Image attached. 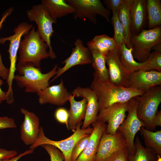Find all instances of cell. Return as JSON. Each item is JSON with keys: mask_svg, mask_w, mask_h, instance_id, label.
Returning a JSON list of instances; mask_svg holds the SVG:
<instances>
[{"mask_svg": "<svg viewBox=\"0 0 161 161\" xmlns=\"http://www.w3.org/2000/svg\"><path fill=\"white\" fill-rule=\"evenodd\" d=\"M161 85V72L140 70L129 74L127 88L146 92Z\"/></svg>", "mask_w": 161, "mask_h": 161, "instance_id": "obj_14", "label": "cell"}, {"mask_svg": "<svg viewBox=\"0 0 161 161\" xmlns=\"http://www.w3.org/2000/svg\"><path fill=\"white\" fill-rule=\"evenodd\" d=\"M2 101H0V104H1L2 103Z\"/></svg>", "mask_w": 161, "mask_h": 161, "instance_id": "obj_44", "label": "cell"}, {"mask_svg": "<svg viewBox=\"0 0 161 161\" xmlns=\"http://www.w3.org/2000/svg\"><path fill=\"white\" fill-rule=\"evenodd\" d=\"M72 94L75 97L85 98L87 100L86 114L82 129H85L97 120L98 113V102L95 92L90 87H82L78 86L74 89Z\"/></svg>", "mask_w": 161, "mask_h": 161, "instance_id": "obj_18", "label": "cell"}, {"mask_svg": "<svg viewBox=\"0 0 161 161\" xmlns=\"http://www.w3.org/2000/svg\"><path fill=\"white\" fill-rule=\"evenodd\" d=\"M13 10L12 8L8 9L4 13L0 21V29L2 26V24L6 18L10 15ZM9 69L6 68L2 62L1 55L0 53V77L3 79L7 80L9 76Z\"/></svg>", "mask_w": 161, "mask_h": 161, "instance_id": "obj_34", "label": "cell"}, {"mask_svg": "<svg viewBox=\"0 0 161 161\" xmlns=\"http://www.w3.org/2000/svg\"><path fill=\"white\" fill-rule=\"evenodd\" d=\"M90 135L80 140L75 145L72 152L71 161H75L84 150L89 139Z\"/></svg>", "mask_w": 161, "mask_h": 161, "instance_id": "obj_33", "label": "cell"}, {"mask_svg": "<svg viewBox=\"0 0 161 161\" xmlns=\"http://www.w3.org/2000/svg\"><path fill=\"white\" fill-rule=\"evenodd\" d=\"M74 8L73 18L84 20L87 19L94 24L97 21L96 16L99 15L110 22L111 12L106 8L100 0H66Z\"/></svg>", "mask_w": 161, "mask_h": 161, "instance_id": "obj_6", "label": "cell"}, {"mask_svg": "<svg viewBox=\"0 0 161 161\" xmlns=\"http://www.w3.org/2000/svg\"><path fill=\"white\" fill-rule=\"evenodd\" d=\"M87 47L89 50H94L106 55L118 46L113 38L106 34L95 36L87 42Z\"/></svg>", "mask_w": 161, "mask_h": 161, "instance_id": "obj_24", "label": "cell"}, {"mask_svg": "<svg viewBox=\"0 0 161 161\" xmlns=\"http://www.w3.org/2000/svg\"><path fill=\"white\" fill-rule=\"evenodd\" d=\"M90 88L96 94L98 112L115 103L128 102L145 92L133 88L117 86L109 80L101 82L93 80Z\"/></svg>", "mask_w": 161, "mask_h": 161, "instance_id": "obj_2", "label": "cell"}, {"mask_svg": "<svg viewBox=\"0 0 161 161\" xmlns=\"http://www.w3.org/2000/svg\"><path fill=\"white\" fill-rule=\"evenodd\" d=\"M82 124L81 122L77 125L73 134L69 137L59 141L52 140L47 137L42 127L40 126L38 137L35 143L30 145L29 148L34 150L43 145H51L57 148L63 153L64 157V161H71L72 152L75 145L80 140L89 135L93 130V128L89 126L85 129H81L80 126Z\"/></svg>", "mask_w": 161, "mask_h": 161, "instance_id": "obj_4", "label": "cell"}, {"mask_svg": "<svg viewBox=\"0 0 161 161\" xmlns=\"http://www.w3.org/2000/svg\"><path fill=\"white\" fill-rule=\"evenodd\" d=\"M127 146L117 151L105 161H129Z\"/></svg>", "mask_w": 161, "mask_h": 161, "instance_id": "obj_36", "label": "cell"}, {"mask_svg": "<svg viewBox=\"0 0 161 161\" xmlns=\"http://www.w3.org/2000/svg\"><path fill=\"white\" fill-rule=\"evenodd\" d=\"M161 43V26L150 29H144L138 35H132L130 44L134 58L139 62L145 61L148 58L153 48Z\"/></svg>", "mask_w": 161, "mask_h": 161, "instance_id": "obj_5", "label": "cell"}, {"mask_svg": "<svg viewBox=\"0 0 161 161\" xmlns=\"http://www.w3.org/2000/svg\"><path fill=\"white\" fill-rule=\"evenodd\" d=\"M134 145L135 148L134 154L129 153V161H156L157 156L154 150L149 148L144 147L138 136H137Z\"/></svg>", "mask_w": 161, "mask_h": 161, "instance_id": "obj_28", "label": "cell"}, {"mask_svg": "<svg viewBox=\"0 0 161 161\" xmlns=\"http://www.w3.org/2000/svg\"><path fill=\"white\" fill-rule=\"evenodd\" d=\"M154 126H161V111L157 112L154 117Z\"/></svg>", "mask_w": 161, "mask_h": 161, "instance_id": "obj_41", "label": "cell"}, {"mask_svg": "<svg viewBox=\"0 0 161 161\" xmlns=\"http://www.w3.org/2000/svg\"><path fill=\"white\" fill-rule=\"evenodd\" d=\"M33 27L32 24L26 22L19 23L13 30L14 34L6 37L0 38V43L4 44L7 41H10V44L8 52L9 53V58L10 65L9 73L7 80L8 86L7 94H12L13 93L12 83L14 80L15 73L16 70V62L17 59V54L22 37L29 32Z\"/></svg>", "mask_w": 161, "mask_h": 161, "instance_id": "obj_10", "label": "cell"}, {"mask_svg": "<svg viewBox=\"0 0 161 161\" xmlns=\"http://www.w3.org/2000/svg\"><path fill=\"white\" fill-rule=\"evenodd\" d=\"M118 47L105 55L106 63L108 67L109 80L115 86L126 87L129 74L124 69L120 63L118 55Z\"/></svg>", "mask_w": 161, "mask_h": 161, "instance_id": "obj_15", "label": "cell"}, {"mask_svg": "<svg viewBox=\"0 0 161 161\" xmlns=\"http://www.w3.org/2000/svg\"><path fill=\"white\" fill-rule=\"evenodd\" d=\"M23 36L18 49V62L30 63L37 67H40L41 61L49 57L47 50L48 45L33 26Z\"/></svg>", "mask_w": 161, "mask_h": 161, "instance_id": "obj_3", "label": "cell"}, {"mask_svg": "<svg viewBox=\"0 0 161 161\" xmlns=\"http://www.w3.org/2000/svg\"><path fill=\"white\" fill-rule=\"evenodd\" d=\"M3 83V81L1 79H0V101H1L6 100L7 99L6 92L3 91L1 89V87Z\"/></svg>", "mask_w": 161, "mask_h": 161, "instance_id": "obj_42", "label": "cell"}, {"mask_svg": "<svg viewBox=\"0 0 161 161\" xmlns=\"http://www.w3.org/2000/svg\"><path fill=\"white\" fill-rule=\"evenodd\" d=\"M58 66L55 64L49 72L43 73L41 67L32 64L18 62L16 65L18 74L15 75L14 79L17 86L24 88L28 93H36L49 85V80L56 75Z\"/></svg>", "mask_w": 161, "mask_h": 161, "instance_id": "obj_1", "label": "cell"}, {"mask_svg": "<svg viewBox=\"0 0 161 161\" xmlns=\"http://www.w3.org/2000/svg\"><path fill=\"white\" fill-rule=\"evenodd\" d=\"M17 127L13 119L7 116L0 117V130Z\"/></svg>", "mask_w": 161, "mask_h": 161, "instance_id": "obj_38", "label": "cell"}, {"mask_svg": "<svg viewBox=\"0 0 161 161\" xmlns=\"http://www.w3.org/2000/svg\"><path fill=\"white\" fill-rule=\"evenodd\" d=\"M146 0H131L130 9L131 36L144 29L147 21Z\"/></svg>", "mask_w": 161, "mask_h": 161, "instance_id": "obj_20", "label": "cell"}, {"mask_svg": "<svg viewBox=\"0 0 161 161\" xmlns=\"http://www.w3.org/2000/svg\"><path fill=\"white\" fill-rule=\"evenodd\" d=\"M41 146L48 153L51 161H64V157L63 153L55 147L49 144H44Z\"/></svg>", "mask_w": 161, "mask_h": 161, "instance_id": "obj_32", "label": "cell"}, {"mask_svg": "<svg viewBox=\"0 0 161 161\" xmlns=\"http://www.w3.org/2000/svg\"><path fill=\"white\" fill-rule=\"evenodd\" d=\"M17 152L15 150H8L0 148V160L10 159L17 155Z\"/></svg>", "mask_w": 161, "mask_h": 161, "instance_id": "obj_39", "label": "cell"}, {"mask_svg": "<svg viewBox=\"0 0 161 161\" xmlns=\"http://www.w3.org/2000/svg\"><path fill=\"white\" fill-rule=\"evenodd\" d=\"M37 94L40 105L49 103L58 106L63 105L69 101L70 95L62 79L59 84L47 87Z\"/></svg>", "mask_w": 161, "mask_h": 161, "instance_id": "obj_16", "label": "cell"}, {"mask_svg": "<svg viewBox=\"0 0 161 161\" xmlns=\"http://www.w3.org/2000/svg\"><path fill=\"white\" fill-rule=\"evenodd\" d=\"M41 4L49 16L56 21L58 18L72 14L74 11L66 0H42Z\"/></svg>", "mask_w": 161, "mask_h": 161, "instance_id": "obj_22", "label": "cell"}, {"mask_svg": "<svg viewBox=\"0 0 161 161\" xmlns=\"http://www.w3.org/2000/svg\"><path fill=\"white\" fill-rule=\"evenodd\" d=\"M124 0H104L103 2L109 10L112 12H118L123 3Z\"/></svg>", "mask_w": 161, "mask_h": 161, "instance_id": "obj_37", "label": "cell"}, {"mask_svg": "<svg viewBox=\"0 0 161 161\" xmlns=\"http://www.w3.org/2000/svg\"><path fill=\"white\" fill-rule=\"evenodd\" d=\"M20 112L24 116L20 127L21 138L26 145H31L35 143L38 137L39 119L35 113L24 108H21Z\"/></svg>", "mask_w": 161, "mask_h": 161, "instance_id": "obj_17", "label": "cell"}, {"mask_svg": "<svg viewBox=\"0 0 161 161\" xmlns=\"http://www.w3.org/2000/svg\"><path fill=\"white\" fill-rule=\"evenodd\" d=\"M147 61L142 70L149 71L155 69L161 72V53L155 51L151 53Z\"/></svg>", "mask_w": 161, "mask_h": 161, "instance_id": "obj_31", "label": "cell"}, {"mask_svg": "<svg viewBox=\"0 0 161 161\" xmlns=\"http://www.w3.org/2000/svg\"><path fill=\"white\" fill-rule=\"evenodd\" d=\"M112 16L111 19L113 26L114 35L113 38L117 46H120L125 44L124 30L118 16V13L112 12Z\"/></svg>", "mask_w": 161, "mask_h": 161, "instance_id": "obj_30", "label": "cell"}, {"mask_svg": "<svg viewBox=\"0 0 161 161\" xmlns=\"http://www.w3.org/2000/svg\"><path fill=\"white\" fill-rule=\"evenodd\" d=\"M75 95L70 94L69 101L70 103V108L68 110L69 119L68 130L74 131L77 125L84 120L86 114V100L83 98L79 101L75 100Z\"/></svg>", "mask_w": 161, "mask_h": 161, "instance_id": "obj_21", "label": "cell"}, {"mask_svg": "<svg viewBox=\"0 0 161 161\" xmlns=\"http://www.w3.org/2000/svg\"><path fill=\"white\" fill-rule=\"evenodd\" d=\"M139 98L140 96L136 97L129 101L128 115L117 130L125 138L129 153L131 154H134L136 151L134 142L135 135L142 127L145 126L137 115Z\"/></svg>", "mask_w": 161, "mask_h": 161, "instance_id": "obj_8", "label": "cell"}, {"mask_svg": "<svg viewBox=\"0 0 161 161\" xmlns=\"http://www.w3.org/2000/svg\"><path fill=\"white\" fill-rule=\"evenodd\" d=\"M131 1V0H124L118 13L119 19L124 30L125 44L128 48L131 47L130 44L131 34L130 13Z\"/></svg>", "mask_w": 161, "mask_h": 161, "instance_id": "obj_26", "label": "cell"}, {"mask_svg": "<svg viewBox=\"0 0 161 161\" xmlns=\"http://www.w3.org/2000/svg\"><path fill=\"white\" fill-rule=\"evenodd\" d=\"M34 151V150L29 149L27 150L24 152L19 154L18 155L10 159H5L0 160V161H18L22 157L32 153Z\"/></svg>", "mask_w": 161, "mask_h": 161, "instance_id": "obj_40", "label": "cell"}, {"mask_svg": "<svg viewBox=\"0 0 161 161\" xmlns=\"http://www.w3.org/2000/svg\"><path fill=\"white\" fill-rule=\"evenodd\" d=\"M92 58V66L95 72L94 80L101 82L109 80V74L106 66L105 56L94 50H90Z\"/></svg>", "mask_w": 161, "mask_h": 161, "instance_id": "obj_25", "label": "cell"}, {"mask_svg": "<svg viewBox=\"0 0 161 161\" xmlns=\"http://www.w3.org/2000/svg\"><path fill=\"white\" fill-rule=\"evenodd\" d=\"M93 130L90 135L88 143L84 150L75 161H93L97 153L102 135L106 129V124L96 120L92 124Z\"/></svg>", "mask_w": 161, "mask_h": 161, "instance_id": "obj_19", "label": "cell"}, {"mask_svg": "<svg viewBox=\"0 0 161 161\" xmlns=\"http://www.w3.org/2000/svg\"><path fill=\"white\" fill-rule=\"evenodd\" d=\"M161 102V85L145 92L140 96L137 115L147 128H155L154 119Z\"/></svg>", "mask_w": 161, "mask_h": 161, "instance_id": "obj_7", "label": "cell"}, {"mask_svg": "<svg viewBox=\"0 0 161 161\" xmlns=\"http://www.w3.org/2000/svg\"><path fill=\"white\" fill-rule=\"evenodd\" d=\"M132 48H128L125 44L118 47V55L120 63L124 69L129 74L142 70L146 65L147 60L143 62H137L132 54Z\"/></svg>", "mask_w": 161, "mask_h": 161, "instance_id": "obj_23", "label": "cell"}, {"mask_svg": "<svg viewBox=\"0 0 161 161\" xmlns=\"http://www.w3.org/2000/svg\"><path fill=\"white\" fill-rule=\"evenodd\" d=\"M160 156L161 155H160L159 154H157L156 156L157 158V159L156 161H161V157Z\"/></svg>", "mask_w": 161, "mask_h": 161, "instance_id": "obj_43", "label": "cell"}, {"mask_svg": "<svg viewBox=\"0 0 161 161\" xmlns=\"http://www.w3.org/2000/svg\"><path fill=\"white\" fill-rule=\"evenodd\" d=\"M128 102L115 103L98 112L97 120L107 123L106 129L107 133L113 134L117 131L126 118Z\"/></svg>", "mask_w": 161, "mask_h": 161, "instance_id": "obj_11", "label": "cell"}, {"mask_svg": "<svg viewBox=\"0 0 161 161\" xmlns=\"http://www.w3.org/2000/svg\"><path fill=\"white\" fill-rule=\"evenodd\" d=\"M143 136L145 145L153 149L155 154L161 155V130L149 131L142 127L139 130Z\"/></svg>", "mask_w": 161, "mask_h": 161, "instance_id": "obj_29", "label": "cell"}, {"mask_svg": "<svg viewBox=\"0 0 161 161\" xmlns=\"http://www.w3.org/2000/svg\"><path fill=\"white\" fill-rule=\"evenodd\" d=\"M26 14L28 18L31 21H35L38 26V32L40 37L48 45L49 57L54 59L56 57L51 44V38L54 31L52 24H56L57 21L52 19L41 4L34 5L27 10Z\"/></svg>", "mask_w": 161, "mask_h": 161, "instance_id": "obj_9", "label": "cell"}, {"mask_svg": "<svg viewBox=\"0 0 161 161\" xmlns=\"http://www.w3.org/2000/svg\"><path fill=\"white\" fill-rule=\"evenodd\" d=\"M126 146L125 139L120 132L117 131L113 134H109L106 133L105 130L101 138L93 161H105Z\"/></svg>", "mask_w": 161, "mask_h": 161, "instance_id": "obj_12", "label": "cell"}, {"mask_svg": "<svg viewBox=\"0 0 161 161\" xmlns=\"http://www.w3.org/2000/svg\"><path fill=\"white\" fill-rule=\"evenodd\" d=\"M146 10L148 29L161 26V1L147 0Z\"/></svg>", "mask_w": 161, "mask_h": 161, "instance_id": "obj_27", "label": "cell"}, {"mask_svg": "<svg viewBox=\"0 0 161 161\" xmlns=\"http://www.w3.org/2000/svg\"><path fill=\"white\" fill-rule=\"evenodd\" d=\"M54 116L58 122L60 123L65 124L68 129L69 119L68 111L63 107L58 108L55 111Z\"/></svg>", "mask_w": 161, "mask_h": 161, "instance_id": "obj_35", "label": "cell"}, {"mask_svg": "<svg viewBox=\"0 0 161 161\" xmlns=\"http://www.w3.org/2000/svg\"><path fill=\"white\" fill-rule=\"evenodd\" d=\"M75 47L72 48L70 55L62 62L64 64L62 67H58L56 75L49 83L54 81L71 68L77 65L91 64L92 61L91 52L88 47H85L80 39L76 40Z\"/></svg>", "mask_w": 161, "mask_h": 161, "instance_id": "obj_13", "label": "cell"}]
</instances>
